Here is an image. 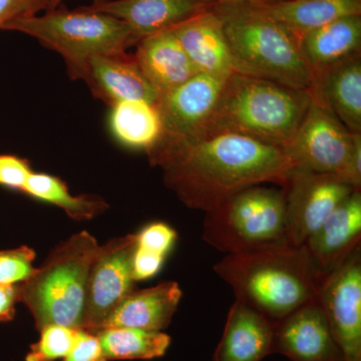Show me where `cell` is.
Masks as SVG:
<instances>
[{
    "instance_id": "1",
    "label": "cell",
    "mask_w": 361,
    "mask_h": 361,
    "mask_svg": "<svg viewBox=\"0 0 361 361\" xmlns=\"http://www.w3.org/2000/svg\"><path fill=\"white\" fill-rule=\"evenodd\" d=\"M164 182L190 209L214 210L247 188L283 187L294 167L283 148L245 135L164 139L146 152Z\"/></svg>"
},
{
    "instance_id": "2",
    "label": "cell",
    "mask_w": 361,
    "mask_h": 361,
    "mask_svg": "<svg viewBox=\"0 0 361 361\" xmlns=\"http://www.w3.org/2000/svg\"><path fill=\"white\" fill-rule=\"evenodd\" d=\"M213 269L236 300L275 322L317 298L319 284L305 249L288 242L227 254Z\"/></svg>"
},
{
    "instance_id": "3",
    "label": "cell",
    "mask_w": 361,
    "mask_h": 361,
    "mask_svg": "<svg viewBox=\"0 0 361 361\" xmlns=\"http://www.w3.org/2000/svg\"><path fill=\"white\" fill-rule=\"evenodd\" d=\"M311 103L307 90L233 73L201 137L237 134L285 148L295 137Z\"/></svg>"
},
{
    "instance_id": "4",
    "label": "cell",
    "mask_w": 361,
    "mask_h": 361,
    "mask_svg": "<svg viewBox=\"0 0 361 361\" xmlns=\"http://www.w3.org/2000/svg\"><path fill=\"white\" fill-rule=\"evenodd\" d=\"M213 9L222 21L235 73L310 94L312 73L296 40L284 27L257 4H215Z\"/></svg>"
},
{
    "instance_id": "5",
    "label": "cell",
    "mask_w": 361,
    "mask_h": 361,
    "mask_svg": "<svg viewBox=\"0 0 361 361\" xmlns=\"http://www.w3.org/2000/svg\"><path fill=\"white\" fill-rule=\"evenodd\" d=\"M99 248L90 233L73 235L16 285L18 302L32 313L37 330L49 324L82 329L90 267Z\"/></svg>"
},
{
    "instance_id": "6",
    "label": "cell",
    "mask_w": 361,
    "mask_h": 361,
    "mask_svg": "<svg viewBox=\"0 0 361 361\" xmlns=\"http://www.w3.org/2000/svg\"><path fill=\"white\" fill-rule=\"evenodd\" d=\"M2 30L25 33L59 52L73 77L90 59L126 51L139 42L123 20L82 7L73 11L58 7L42 16H20Z\"/></svg>"
},
{
    "instance_id": "7",
    "label": "cell",
    "mask_w": 361,
    "mask_h": 361,
    "mask_svg": "<svg viewBox=\"0 0 361 361\" xmlns=\"http://www.w3.org/2000/svg\"><path fill=\"white\" fill-rule=\"evenodd\" d=\"M203 239L226 254L288 242L283 189L257 185L234 195L222 205L206 212Z\"/></svg>"
},
{
    "instance_id": "8",
    "label": "cell",
    "mask_w": 361,
    "mask_h": 361,
    "mask_svg": "<svg viewBox=\"0 0 361 361\" xmlns=\"http://www.w3.org/2000/svg\"><path fill=\"white\" fill-rule=\"evenodd\" d=\"M286 238L294 246L307 239L355 188L339 176L293 169L283 187Z\"/></svg>"
},
{
    "instance_id": "9",
    "label": "cell",
    "mask_w": 361,
    "mask_h": 361,
    "mask_svg": "<svg viewBox=\"0 0 361 361\" xmlns=\"http://www.w3.org/2000/svg\"><path fill=\"white\" fill-rule=\"evenodd\" d=\"M355 137L329 109L312 101L295 137L283 149L294 169L343 179Z\"/></svg>"
},
{
    "instance_id": "10",
    "label": "cell",
    "mask_w": 361,
    "mask_h": 361,
    "mask_svg": "<svg viewBox=\"0 0 361 361\" xmlns=\"http://www.w3.org/2000/svg\"><path fill=\"white\" fill-rule=\"evenodd\" d=\"M135 248V234L99 246L90 267L82 330L96 334L118 304L134 290Z\"/></svg>"
},
{
    "instance_id": "11",
    "label": "cell",
    "mask_w": 361,
    "mask_h": 361,
    "mask_svg": "<svg viewBox=\"0 0 361 361\" xmlns=\"http://www.w3.org/2000/svg\"><path fill=\"white\" fill-rule=\"evenodd\" d=\"M317 299L344 361H361V250L319 285Z\"/></svg>"
},
{
    "instance_id": "12",
    "label": "cell",
    "mask_w": 361,
    "mask_h": 361,
    "mask_svg": "<svg viewBox=\"0 0 361 361\" xmlns=\"http://www.w3.org/2000/svg\"><path fill=\"white\" fill-rule=\"evenodd\" d=\"M227 78L198 73L159 99L164 139H199L205 132Z\"/></svg>"
},
{
    "instance_id": "13",
    "label": "cell",
    "mask_w": 361,
    "mask_h": 361,
    "mask_svg": "<svg viewBox=\"0 0 361 361\" xmlns=\"http://www.w3.org/2000/svg\"><path fill=\"white\" fill-rule=\"evenodd\" d=\"M361 191L353 192L334 209L304 243L318 284L360 247Z\"/></svg>"
},
{
    "instance_id": "14",
    "label": "cell",
    "mask_w": 361,
    "mask_h": 361,
    "mask_svg": "<svg viewBox=\"0 0 361 361\" xmlns=\"http://www.w3.org/2000/svg\"><path fill=\"white\" fill-rule=\"evenodd\" d=\"M273 353L292 361H344L317 298L276 322Z\"/></svg>"
},
{
    "instance_id": "15",
    "label": "cell",
    "mask_w": 361,
    "mask_h": 361,
    "mask_svg": "<svg viewBox=\"0 0 361 361\" xmlns=\"http://www.w3.org/2000/svg\"><path fill=\"white\" fill-rule=\"evenodd\" d=\"M73 78L85 80L97 96L111 104L123 101L158 103V94L135 56L126 51L94 56Z\"/></svg>"
},
{
    "instance_id": "16",
    "label": "cell",
    "mask_w": 361,
    "mask_h": 361,
    "mask_svg": "<svg viewBox=\"0 0 361 361\" xmlns=\"http://www.w3.org/2000/svg\"><path fill=\"white\" fill-rule=\"evenodd\" d=\"M215 4L212 0H106L80 7L123 20L140 42L149 35L170 30Z\"/></svg>"
},
{
    "instance_id": "17",
    "label": "cell",
    "mask_w": 361,
    "mask_h": 361,
    "mask_svg": "<svg viewBox=\"0 0 361 361\" xmlns=\"http://www.w3.org/2000/svg\"><path fill=\"white\" fill-rule=\"evenodd\" d=\"M171 30L198 73L224 78L235 73L223 23L213 6Z\"/></svg>"
},
{
    "instance_id": "18",
    "label": "cell",
    "mask_w": 361,
    "mask_h": 361,
    "mask_svg": "<svg viewBox=\"0 0 361 361\" xmlns=\"http://www.w3.org/2000/svg\"><path fill=\"white\" fill-rule=\"evenodd\" d=\"M276 322L235 300L213 361H261L272 355Z\"/></svg>"
},
{
    "instance_id": "19",
    "label": "cell",
    "mask_w": 361,
    "mask_h": 361,
    "mask_svg": "<svg viewBox=\"0 0 361 361\" xmlns=\"http://www.w3.org/2000/svg\"><path fill=\"white\" fill-rule=\"evenodd\" d=\"M312 101L329 109L351 133L361 134V54L312 75Z\"/></svg>"
},
{
    "instance_id": "20",
    "label": "cell",
    "mask_w": 361,
    "mask_h": 361,
    "mask_svg": "<svg viewBox=\"0 0 361 361\" xmlns=\"http://www.w3.org/2000/svg\"><path fill=\"white\" fill-rule=\"evenodd\" d=\"M182 296V289L175 281L141 290L134 289L118 304L97 331L113 327L163 331L172 322Z\"/></svg>"
},
{
    "instance_id": "21",
    "label": "cell",
    "mask_w": 361,
    "mask_h": 361,
    "mask_svg": "<svg viewBox=\"0 0 361 361\" xmlns=\"http://www.w3.org/2000/svg\"><path fill=\"white\" fill-rule=\"evenodd\" d=\"M135 58L159 99L198 73L171 28L140 40Z\"/></svg>"
},
{
    "instance_id": "22",
    "label": "cell",
    "mask_w": 361,
    "mask_h": 361,
    "mask_svg": "<svg viewBox=\"0 0 361 361\" xmlns=\"http://www.w3.org/2000/svg\"><path fill=\"white\" fill-rule=\"evenodd\" d=\"M298 47L312 75L361 54V16H344L306 33Z\"/></svg>"
},
{
    "instance_id": "23",
    "label": "cell",
    "mask_w": 361,
    "mask_h": 361,
    "mask_svg": "<svg viewBox=\"0 0 361 361\" xmlns=\"http://www.w3.org/2000/svg\"><path fill=\"white\" fill-rule=\"evenodd\" d=\"M298 44L306 33L349 16H361V0H277L257 4Z\"/></svg>"
},
{
    "instance_id": "24",
    "label": "cell",
    "mask_w": 361,
    "mask_h": 361,
    "mask_svg": "<svg viewBox=\"0 0 361 361\" xmlns=\"http://www.w3.org/2000/svg\"><path fill=\"white\" fill-rule=\"evenodd\" d=\"M111 132L121 144L149 151L160 141L163 125L157 104L145 101H123L113 104Z\"/></svg>"
},
{
    "instance_id": "25",
    "label": "cell",
    "mask_w": 361,
    "mask_h": 361,
    "mask_svg": "<svg viewBox=\"0 0 361 361\" xmlns=\"http://www.w3.org/2000/svg\"><path fill=\"white\" fill-rule=\"evenodd\" d=\"M106 361L154 360L166 355L171 337L163 331L113 327L97 331Z\"/></svg>"
},
{
    "instance_id": "26",
    "label": "cell",
    "mask_w": 361,
    "mask_h": 361,
    "mask_svg": "<svg viewBox=\"0 0 361 361\" xmlns=\"http://www.w3.org/2000/svg\"><path fill=\"white\" fill-rule=\"evenodd\" d=\"M23 191L33 198L59 207L73 219L90 220L106 210V202L92 196H73L63 180L44 173H32Z\"/></svg>"
},
{
    "instance_id": "27",
    "label": "cell",
    "mask_w": 361,
    "mask_h": 361,
    "mask_svg": "<svg viewBox=\"0 0 361 361\" xmlns=\"http://www.w3.org/2000/svg\"><path fill=\"white\" fill-rule=\"evenodd\" d=\"M78 330L59 324L45 325L39 339L30 346L25 361H59L65 358L77 341Z\"/></svg>"
},
{
    "instance_id": "28",
    "label": "cell",
    "mask_w": 361,
    "mask_h": 361,
    "mask_svg": "<svg viewBox=\"0 0 361 361\" xmlns=\"http://www.w3.org/2000/svg\"><path fill=\"white\" fill-rule=\"evenodd\" d=\"M35 252L27 246L0 251V284L18 285L32 274Z\"/></svg>"
},
{
    "instance_id": "29",
    "label": "cell",
    "mask_w": 361,
    "mask_h": 361,
    "mask_svg": "<svg viewBox=\"0 0 361 361\" xmlns=\"http://www.w3.org/2000/svg\"><path fill=\"white\" fill-rule=\"evenodd\" d=\"M177 240V232L166 223H152L135 234V246L167 257Z\"/></svg>"
},
{
    "instance_id": "30",
    "label": "cell",
    "mask_w": 361,
    "mask_h": 361,
    "mask_svg": "<svg viewBox=\"0 0 361 361\" xmlns=\"http://www.w3.org/2000/svg\"><path fill=\"white\" fill-rule=\"evenodd\" d=\"M32 171L27 161L11 155L0 156V185L23 191Z\"/></svg>"
},
{
    "instance_id": "31",
    "label": "cell",
    "mask_w": 361,
    "mask_h": 361,
    "mask_svg": "<svg viewBox=\"0 0 361 361\" xmlns=\"http://www.w3.org/2000/svg\"><path fill=\"white\" fill-rule=\"evenodd\" d=\"M59 361H106L99 338L87 330H78L77 341L65 358Z\"/></svg>"
},
{
    "instance_id": "32",
    "label": "cell",
    "mask_w": 361,
    "mask_h": 361,
    "mask_svg": "<svg viewBox=\"0 0 361 361\" xmlns=\"http://www.w3.org/2000/svg\"><path fill=\"white\" fill-rule=\"evenodd\" d=\"M165 259V256L135 246L133 255V276L135 281H142L155 276L163 267Z\"/></svg>"
},
{
    "instance_id": "33",
    "label": "cell",
    "mask_w": 361,
    "mask_h": 361,
    "mask_svg": "<svg viewBox=\"0 0 361 361\" xmlns=\"http://www.w3.org/2000/svg\"><path fill=\"white\" fill-rule=\"evenodd\" d=\"M342 178L355 190L361 191V134H355L353 151Z\"/></svg>"
},
{
    "instance_id": "34",
    "label": "cell",
    "mask_w": 361,
    "mask_h": 361,
    "mask_svg": "<svg viewBox=\"0 0 361 361\" xmlns=\"http://www.w3.org/2000/svg\"><path fill=\"white\" fill-rule=\"evenodd\" d=\"M16 303H18L16 285L0 284V322L13 319Z\"/></svg>"
},
{
    "instance_id": "35",
    "label": "cell",
    "mask_w": 361,
    "mask_h": 361,
    "mask_svg": "<svg viewBox=\"0 0 361 361\" xmlns=\"http://www.w3.org/2000/svg\"><path fill=\"white\" fill-rule=\"evenodd\" d=\"M30 4L32 0H0V30L14 18L26 16Z\"/></svg>"
},
{
    "instance_id": "36",
    "label": "cell",
    "mask_w": 361,
    "mask_h": 361,
    "mask_svg": "<svg viewBox=\"0 0 361 361\" xmlns=\"http://www.w3.org/2000/svg\"><path fill=\"white\" fill-rule=\"evenodd\" d=\"M63 0H32L30 11L26 16H35L40 11H51L61 6Z\"/></svg>"
},
{
    "instance_id": "37",
    "label": "cell",
    "mask_w": 361,
    "mask_h": 361,
    "mask_svg": "<svg viewBox=\"0 0 361 361\" xmlns=\"http://www.w3.org/2000/svg\"><path fill=\"white\" fill-rule=\"evenodd\" d=\"M216 4H269V2L277 1V0H212Z\"/></svg>"
},
{
    "instance_id": "38",
    "label": "cell",
    "mask_w": 361,
    "mask_h": 361,
    "mask_svg": "<svg viewBox=\"0 0 361 361\" xmlns=\"http://www.w3.org/2000/svg\"><path fill=\"white\" fill-rule=\"evenodd\" d=\"M106 1V0H94V2H92V4H102V2Z\"/></svg>"
}]
</instances>
